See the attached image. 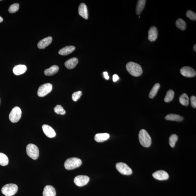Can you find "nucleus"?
<instances>
[{
  "label": "nucleus",
  "instance_id": "obj_5",
  "mask_svg": "<svg viewBox=\"0 0 196 196\" xmlns=\"http://www.w3.org/2000/svg\"><path fill=\"white\" fill-rule=\"evenodd\" d=\"M27 155L32 159L35 160L39 156V150L38 147L34 144H30L26 147Z\"/></svg>",
  "mask_w": 196,
  "mask_h": 196
},
{
  "label": "nucleus",
  "instance_id": "obj_15",
  "mask_svg": "<svg viewBox=\"0 0 196 196\" xmlns=\"http://www.w3.org/2000/svg\"><path fill=\"white\" fill-rule=\"evenodd\" d=\"M79 14L81 17L85 19H88V10L86 5L84 3H81L79 6Z\"/></svg>",
  "mask_w": 196,
  "mask_h": 196
},
{
  "label": "nucleus",
  "instance_id": "obj_12",
  "mask_svg": "<svg viewBox=\"0 0 196 196\" xmlns=\"http://www.w3.org/2000/svg\"><path fill=\"white\" fill-rule=\"evenodd\" d=\"M153 177L158 180H166L169 178V175L164 170H158L153 174Z\"/></svg>",
  "mask_w": 196,
  "mask_h": 196
},
{
  "label": "nucleus",
  "instance_id": "obj_30",
  "mask_svg": "<svg viewBox=\"0 0 196 196\" xmlns=\"http://www.w3.org/2000/svg\"><path fill=\"white\" fill-rule=\"evenodd\" d=\"M54 111L56 113L60 115H64L65 114V111L61 105H56L54 108Z\"/></svg>",
  "mask_w": 196,
  "mask_h": 196
},
{
  "label": "nucleus",
  "instance_id": "obj_13",
  "mask_svg": "<svg viewBox=\"0 0 196 196\" xmlns=\"http://www.w3.org/2000/svg\"><path fill=\"white\" fill-rule=\"evenodd\" d=\"M158 31L157 28L155 26H152L149 30L148 38L150 41L153 42L157 39Z\"/></svg>",
  "mask_w": 196,
  "mask_h": 196
},
{
  "label": "nucleus",
  "instance_id": "obj_4",
  "mask_svg": "<svg viewBox=\"0 0 196 196\" xmlns=\"http://www.w3.org/2000/svg\"><path fill=\"white\" fill-rule=\"evenodd\" d=\"M18 190V187L13 184H6L2 188V194L6 196H12L14 195Z\"/></svg>",
  "mask_w": 196,
  "mask_h": 196
},
{
  "label": "nucleus",
  "instance_id": "obj_8",
  "mask_svg": "<svg viewBox=\"0 0 196 196\" xmlns=\"http://www.w3.org/2000/svg\"><path fill=\"white\" fill-rule=\"evenodd\" d=\"M116 168L119 172L123 175H130L132 170L128 165L122 162H119L116 164Z\"/></svg>",
  "mask_w": 196,
  "mask_h": 196
},
{
  "label": "nucleus",
  "instance_id": "obj_9",
  "mask_svg": "<svg viewBox=\"0 0 196 196\" xmlns=\"http://www.w3.org/2000/svg\"><path fill=\"white\" fill-rule=\"evenodd\" d=\"M89 179V178L87 176L80 175L75 177L74 182L77 186L82 187L87 184Z\"/></svg>",
  "mask_w": 196,
  "mask_h": 196
},
{
  "label": "nucleus",
  "instance_id": "obj_22",
  "mask_svg": "<svg viewBox=\"0 0 196 196\" xmlns=\"http://www.w3.org/2000/svg\"><path fill=\"white\" fill-rule=\"evenodd\" d=\"M165 119L167 120L176 121V122H182L184 119L183 117L178 114H168L165 117Z\"/></svg>",
  "mask_w": 196,
  "mask_h": 196
},
{
  "label": "nucleus",
  "instance_id": "obj_27",
  "mask_svg": "<svg viewBox=\"0 0 196 196\" xmlns=\"http://www.w3.org/2000/svg\"><path fill=\"white\" fill-rule=\"evenodd\" d=\"M8 158L5 154L0 153V165L5 166L8 164Z\"/></svg>",
  "mask_w": 196,
  "mask_h": 196
},
{
  "label": "nucleus",
  "instance_id": "obj_35",
  "mask_svg": "<svg viewBox=\"0 0 196 196\" xmlns=\"http://www.w3.org/2000/svg\"><path fill=\"white\" fill-rule=\"evenodd\" d=\"M119 79V78L117 74H114L113 76V82H116Z\"/></svg>",
  "mask_w": 196,
  "mask_h": 196
},
{
  "label": "nucleus",
  "instance_id": "obj_38",
  "mask_svg": "<svg viewBox=\"0 0 196 196\" xmlns=\"http://www.w3.org/2000/svg\"><path fill=\"white\" fill-rule=\"evenodd\" d=\"M3 21V19L2 17L0 16V23L2 22Z\"/></svg>",
  "mask_w": 196,
  "mask_h": 196
},
{
  "label": "nucleus",
  "instance_id": "obj_36",
  "mask_svg": "<svg viewBox=\"0 0 196 196\" xmlns=\"http://www.w3.org/2000/svg\"><path fill=\"white\" fill-rule=\"evenodd\" d=\"M103 75H104V78L106 80H108L109 78V77L108 75V73L107 72H104L103 73Z\"/></svg>",
  "mask_w": 196,
  "mask_h": 196
},
{
  "label": "nucleus",
  "instance_id": "obj_26",
  "mask_svg": "<svg viewBox=\"0 0 196 196\" xmlns=\"http://www.w3.org/2000/svg\"><path fill=\"white\" fill-rule=\"evenodd\" d=\"M189 98L188 96L186 93H184L180 96L179 99V102L182 105L184 106L188 105L189 104Z\"/></svg>",
  "mask_w": 196,
  "mask_h": 196
},
{
  "label": "nucleus",
  "instance_id": "obj_16",
  "mask_svg": "<svg viewBox=\"0 0 196 196\" xmlns=\"http://www.w3.org/2000/svg\"><path fill=\"white\" fill-rule=\"evenodd\" d=\"M43 196H56L55 189L52 186H46L44 189Z\"/></svg>",
  "mask_w": 196,
  "mask_h": 196
},
{
  "label": "nucleus",
  "instance_id": "obj_21",
  "mask_svg": "<svg viewBox=\"0 0 196 196\" xmlns=\"http://www.w3.org/2000/svg\"><path fill=\"white\" fill-rule=\"evenodd\" d=\"M59 70L58 66L56 65H54L48 69H45L44 72V73L46 76H51L57 73L59 71Z\"/></svg>",
  "mask_w": 196,
  "mask_h": 196
},
{
  "label": "nucleus",
  "instance_id": "obj_17",
  "mask_svg": "<svg viewBox=\"0 0 196 196\" xmlns=\"http://www.w3.org/2000/svg\"><path fill=\"white\" fill-rule=\"evenodd\" d=\"M27 68L24 65H18L15 66L13 68V72L15 75L18 76L23 74L26 71Z\"/></svg>",
  "mask_w": 196,
  "mask_h": 196
},
{
  "label": "nucleus",
  "instance_id": "obj_20",
  "mask_svg": "<svg viewBox=\"0 0 196 196\" xmlns=\"http://www.w3.org/2000/svg\"><path fill=\"white\" fill-rule=\"evenodd\" d=\"M110 137L109 134L107 133H98L94 136V140L97 142H102L108 139Z\"/></svg>",
  "mask_w": 196,
  "mask_h": 196
},
{
  "label": "nucleus",
  "instance_id": "obj_39",
  "mask_svg": "<svg viewBox=\"0 0 196 196\" xmlns=\"http://www.w3.org/2000/svg\"><path fill=\"white\" fill-rule=\"evenodd\" d=\"M0 103H1V100H0Z\"/></svg>",
  "mask_w": 196,
  "mask_h": 196
},
{
  "label": "nucleus",
  "instance_id": "obj_33",
  "mask_svg": "<svg viewBox=\"0 0 196 196\" xmlns=\"http://www.w3.org/2000/svg\"><path fill=\"white\" fill-rule=\"evenodd\" d=\"M81 95H82V92L80 91L74 92L72 95V100L74 101H78L80 98Z\"/></svg>",
  "mask_w": 196,
  "mask_h": 196
},
{
  "label": "nucleus",
  "instance_id": "obj_28",
  "mask_svg": "<svg viewBox=\"0 0 196 196\" xmlns=\"http://www.w3.org/2000/svg\"><path fill=\"white\" fill-rule=\"evenodd\" d=\"M174 96V92L172 90H169L167 92L166 96L165 97L164 101L165 102L168 103L173 100Z\"/></svg>",
  "mask_w": 196,
  "mask_h": 196
},
{
  "label": "nucleus",
  "instance_id": "obj_3",
  "mask_svg": "<svg viewBox=\"0 0 196 196\" xmlns=\"http://www.w3.org/2000/svg\"><path fill=\"white\" fill-rule=\"evenodd\" d=\"M82 164V161L79 158L72 157L68 158L66 160L65 163V167L66 169L71 170L78 168Z\"/></svg>",
  "mask_w": 196,
  "mask_h": 196
},
{
  "label": "nucleus",
  "instance_id": "obj_7",
  "mask_svg": "<svg viewBox=\"0 0 196 196\" xmlns=\"http://www.w3.org/2000/svg\"><path fill=\"white\" fill-rule=\"evenodd\" d=\"M52 85L50 83H46L42 85L39 88L37 95L40 97H43L52 91Z\"/></svg>",
  "mask_w": 196,
  "mask_h": 196
},
{
  "label": "nucleus",
  "instance_id": "obj_25",
  "mask_svg": "<svg viewBox=\"0 0 196 196\" xmlns=\"http://www.w3.org/2000/svg\"><path fill=\"white\" fill-rule=\"evenodd\" d=\"M160 85L159 83H156L154 85L152 88L149 94V98H153L157 94L158 90L160 89Z\"/></svg>",
  "mask_w": 196,
  "mask_h": 196
},
{
  "label": "nucleus",
  "instance_id": "obj_40",
  "mask_svg": "<svg viewBox=\"0 0 196 196\" xmlns=\"http://www.w3.org/2000/svg\"><path fill=\"white\" fill-rule=\"evenodd\" d=\"M2 1L1 0H0V1Z\"/></svg>",
  "mask_w": 196,
  "mask_h": 196
},
{
  "label": "nucleus",
  "instance_id": "obj_34",
  "mask_svg": "<svg viewBox=\"0 0 196 196\" xmlns=\"http://www.w3.org/2000/svg\"><path fill=\"white\" fill-rule=\"evenodd\" d=\"M191 106L193 108H196V98L195 96H192L190 98Z\"/></svg>",
  "mask_w": 196,
  "mask_h": 196
},
{
  "label": "nucleus",
  "instance_id": "obj_32",
  "mask_svg": "<svg viewBox=\"0 0 196 196\" xmlns=\"http://www.w3.org/2000/svg\"><path fill=\"white\" fill-rule=\"evenodd\" d=\"M186 17L191 20L195 21L196 20V14L192 11L189 10L186 13Z\"/></svg>",
  "mask_w": 196,
  "mask_h": 196
},
{
  "label": "nucleus",
  "instance_id": "obj_6",
  "mask_svg": "<svg viewBox=\"0 0 196 196\" xmlns=\"http://www.w3.org/2000/svg\"><path fill=\"white\" fill-rule=\"evenodd\" d=\"M22 112L19 107H15L11 111L9 116V120L12 123H16L20 119Z\"/></svg>",
  "mask_w": 196,
  "mask_h": 196
},
{
  "label": "nucleus",
  "instance_id": "obj_1",
  "mask_svg": "<svg viewBox=\"0 0 196 196\" xmlns=\"http://www.w3.org/2000/svg\"><path fill=\"white\" fill-rule=\"evenodd\" d=\"M126 69L129 73L134 77L140 76L142 74V69L138 64L129 62L126 65Z\"/></svg>",
  "mask_w": 196,
  "mask_h": 196
},
{
  "label": "nucleus",
  "instance_id": "obj_14",
  "mask_svg": "<svg viewBox=\"0 0 196 196\" xmlns=\"http://www.w3.org/2000/svg\"><path fill=\"white\" fill-rule=\"evenodd\" d=\"M52 41V37L49 36L46 37V38L42 39L39 42L38 44H37V47L39 49H45L51 44Z\"/></svg>",
  "mask_w": 196,
  "mask_h": 196
},
{
  "label": "nucleus",
  "instance_id": "obj_11",
  "mask_svg": "<svg viewBox=\"0 0 196 196\" xmlns=\"http://www.w3.org/2000/svg\"><path fill=\"white\" fill-rule=\"evenodd\" d=\"M42 129L45 135L50 138H54L55 136L56 133L54 130L48 125H43Z\"/></svg>",
  "mask_w": 196,
  "mask_h": 196
},
{
  "label": "nucleus",
  "instance_id": "obj_19",
  "mask_svg": "<svg viewBox=\"0 0 196 196\" xmlns=\"http://www.w3.org/2000/svg\"><path fill=\"white\" fill-rule=\"evenodd\" d=\"M75 49L74 46H68L61 49L59 52V54L61 55L66 56L71 54Z\"/></svg>",
  "mask_w": 196,
  "mask_h": 196
},
{
  "label": "nucleus",
  "instance_id": "obj_23",
  "mask_svg": "<svg viewBox=\"0 0 196 196\" xmlns=\"http://www.w3.org/2000/svg\"><path fill=\"white\" fill-rule=\"evenodd\" d=\"M146 0H139L136 4V13L137 15H140L144 8L146 3Z\"/></svg>",
  "mask_w": 196,
  "mask_h": 196
},
{
  "label": "nucleus",
  "instance_id": "obj_37",
  "mask_svg": "<svg viewBox=\"0 0 196 196\" xmlns=\"http://www.w3.org/2000/svg\"><path fill=\"white\" fill-rule=\"evenodd\" d=\"M193 48H194V51L196 52V44H195V45H194V46Z\"/></svg>",
  "mask_w": 196,
  "mask_h": 196
},
{
  "label": "nucleus",
  "instance_id": "obj_31",
  "mask_svg": "<svg viewBox=\"0 0 196 196\" xmlns=\"http://www.w3.org/2000/svg\"><path fill=\"white\" fill-rule=\"evenodd\" d=\"M19 8V4L18 3H14L10 6L8 9V11L10 13H14L18 11Z\"/></svg>",
  "mask_w": 196,
  "mask_h": 196
},
{
  "label": "nucleus",
  "instance_id": "obj_29",
  "mask_svg": "<svg viewBox=\"0 0 196 196\" xmlns=\"http://www.w3.org/2000/svg\"><path fill=\"white\" fill-rule=\"evenodd\" d=\"M178 140V136L175 134L171 135L169 138V144L172 147L175 146L176 142Z\"/></svg>",
  "mask_w": 196,
  "mask_h": 196
},
{
  "label": "nucleus",
  "instance_id": "obj_18",
  "mask_svg": "<svg viewBox=\"0 0 196 196\" xmlns=\"http://www.w3.org/2000/svg\"><path fill=\"white\" fill-rule=\"evenodd\" d=\"M78 62L79 61L78 59L76 58H72L65 61V65L67 69H74L76 67Z\"/></svg>",
  "mask_w": 196,
  "mask_h": 196
},
{
  "label": "nucleus",
  "instance_id": "obj_2",
  "mask_svg": "<svg viewBox=\"0 0 196 196\" xmlns=\"http://www.w3.org/2000/svg\"><path fill=\"white\" fill-rule=\"evenodd\" d=\"M139 140L143 146L148 147L151 146V136L145 129H141L139 134Z\"/></svg>",
  "mask_w": 196,
  "mask_h": 196
},
{
  "label": "nucleus",
  "instance_id": "obj_10",
  "mask_svg": "<svg viewBox=\"0 0 196 196\" xmlns=\"http://www.w3.org/2000/svg\"><path fill=\"white\" fill-rule=\"evenodd\" d=\"M180 73L185 77L192 78L196 76V73L194 69L189 66L183 67L180 70Z\"/></svg>",
  "mask_w": 196,
  "mask_h": 196
},
{
  "label": "nucleus",
  "instance_id": "obj_24",
  "mask_svg": "<svg viewBox=\"0 0 196 196\" xmlns=\"http://www.w3.org/2000/svg\"><path fill=\"white\" fill-rule=\"evenodd\" d=\"M175 25L179 29L184 31L186 29V23L183 19L181 18L178 19L176 22Z\"/></svg>",
  "mask_w": 196,
  "mask_h": 196
}]
</instances>
